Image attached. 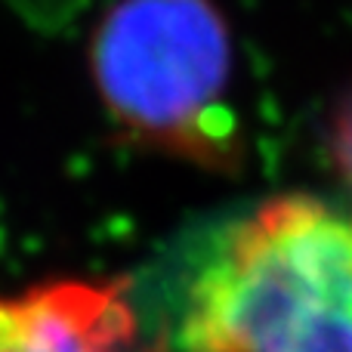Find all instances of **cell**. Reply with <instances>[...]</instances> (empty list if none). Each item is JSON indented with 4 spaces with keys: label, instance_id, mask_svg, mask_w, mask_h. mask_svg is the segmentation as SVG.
Masks as SVG:
<instances>
[{
    "label": "cell",
    "instance_id": "1",
    "mask_svg": "<svg viewBox=\"0 0 352 352\" xmlns=\"http://www.w3.org/2000/svg\"><path fill=\"white\" fill-rule=\"evenodd\" d=\"M182 352H352V226L306 195L232 223L188 287Z\"/></svg>",
    "mask_w": 352,
    "mask_h": 352
},
{
    "label": "cell",
    "instance_id": "2",
    "mask_svg": "<svg viewBox=\"0 0 352 352\" xmlns=\"http://www.w3.org/2000/svg\"><path fill=\"white\" fill-rule=\"evenodd\" d=\"M90 68L133 142L210 170L241 164L232 37L213 0H118L93 34Z\"/></svg>",
    "mask_w": 352,
    "mask_h": 352
},
{
    "label": "cell",
    "instance_id": "3",
    "mask_svg": "<svg viewBox=\"0 0 352 352\" xmlns=\"http://www.w3.org/2000/svg\"><path fill=\"white\" fill-rule=\"evenodd\" d=\"M0 352H170L146 343L127 281L62 278L0 294Z\"/></svg>",
    "mask_w": 352,
    "mask_h": 352
},
{
    "label": "cell",
    "instance_id": "4",
    "mask_svg": "<svg viewBox=\"0 0 352 352\" xmlns=\"http://www.w3.org/2000/svg\"><path fill=\"white\" fill-rule=\"evenodd\" d=\"M328 152L337 173L352 186V84L340 93L328 121Z\"/></svg>",
    "mask_w": 352,
    "mask_h": 352
}]
</instances>
